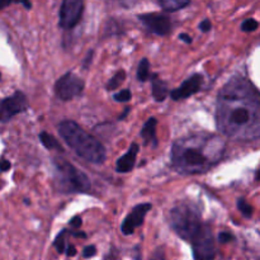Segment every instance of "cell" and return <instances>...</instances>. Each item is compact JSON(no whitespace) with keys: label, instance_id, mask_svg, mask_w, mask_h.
Masks as SVG:
<instances>
[{"label":"cell","instance_id":"cell-1","mask_svg":"<svg viewBox=\"0 0 260 260\" xmlns=\"http://www.w3.org/2000/svg\"><path fill=\"white\" fill-rule=\"evenodd\" d=\"M223 103L218 106V127L240 139L260 137V101L250 83L231 80L221 91Z\"/></svg>","mask_w":260,"mask_h":260},{"label":"cell","instance_id":"cell-2","mask_svg":"<svg viewBox=\"0 0 260 260\" xmlns=\"http://www.w3.org/2000/svg\"><path fill=\"white\" fill-rule=\"evenodd\" d=\"M58 134L70 149L86 161L102 164L106 160V149L101 141L80 128L75 122H61L58 124Z\"/></svg>","mask_w":260,"mask_h":260},{"label":"cell","instance_id":"cell-3","mask_svg":"<svg viewBox=\"0 0 260 260\" xmlns=\"http://www.w3.org/2000/svg\"><path fill=\"white\" fill-rule=\"evenodd\" d=\"M173 164L184 173H203L211 167L203 150L196 145L175 144L173 147Z\"/></svg>","mask_w":260,"mask_h":260},{"label":"cell","instance_id":"cell-4","mask_svg":"<svg viewBox=\"0 0 260 260\" xmlns=\"http://www.w3.org/2000/svg\"><path fill=\"white\" fill-rule=\"evenodd\" d=\"M170 220L175 233L185 240L194 238L196 234L202 228L198 211L193 206L178 205L170 211Z\"/></svg>","mask_w":260,"mask_h":260},{"label":"cell","instance_id":"cell-5","mask_svg":"<svg viewBox=\"0 0 260 260\" xmlns=\"http://www.w3.org/2000/svg\"><path fill=\"white\" fill-rule=\"evenodd\" d=\"M55 167L57 169V174L60 177V183L66 190L78 193H86L90 190V180L80 172L76 169L73 164L63 159H56Z\"/></svg>","mask_w":260,"mask_h":260},{"label":"cell","instance_id":"cell-6","mask_svg":"<svg viewBox=\"0 0 260 260\" xmlns=\"http://www.w3.org/2000/svg\"><path fill=\"white\" fill-rule=\"evenodd\" d=\"M192 246L194 260H215V244L210 226L202 225L192 239Z\"/></svg>","mask_w":260,"mask_h":260},{"label":"cell","instance_id":"cell-7","mask_svg":"<svg viewBox=\"0 0 260 260\" xmlns=\"http://www.w3.org/2000/svg\"><path fill=\"white\" fill-rule=\"evenodd\" d=\"M84 86L85 84L83 79L69 71L56 81L55 91L56 95L62 101H71L75 96L80 95L81 91L84 90Z\"/></svg>","mask_w":260,"mask_h":260},{"label":"cell","instance_id":"cell-8","mask_svg":"<svg viewBox=\"0 0 260 260\" xmlns=\"http://www.w3.org/2000/svg\"><path fill=\"white\" fill-rule=\"evenodd\" d=\"M27 107V96L22 91H15L13 95L8 96L0 102V122L7 123L14 116L24 112Z\"/></svg>","mask_w":260,"mask_h":260},{"label":"cell","instance_id":"cell-9","mask_svg":"<svg viewBox=\"0 0 260 260\" xmlns=\"http://www.w3.org/2000/svg\"><path fill=\"white\" fill-rule=\"evenodd\" d=\"M84 3L81 0H65L62 2L58 12V23L63 29H71L75 27L83 15Z\"/></svg>","mask_w":260,"mask_h":260},{"label":"cell","instance_id":"cell-10","mask_svg":"<svg viewBox=\"0 0 260 260\" xmlns=\"http://www.w3.org/2000/svg\"><path fill=\"white\" fill-rule=\"evenodd\" d=\"M139 19L142 24L151 33L157 36H167L172 29V23L168 17L157 13H147V14L139 15Z\"/></svg>","mask_w":260,"mask_h":260},{"label":"cell","instance_id":"cell-11","mask_svg":"<svg viewBox=\"0 0 260 260\" xmlns=\"http://www.w3.org/2000/svg\"><path fill=\"white\" fill-rule=\"evenodd\" d=\"M151 210L150 203H140L134 210L128 213L126 218L123 220L121 226V231L123 235H132L139 226L142 225L145 220V216L149 211Z\"/></svg>","mask_w":260,"mask_h":260},{"label":"cell","instance_id":"cell-12","mask_svg":"<svg viewBox=\"0 0 260 260\" xmlns=\"http://www.w3.org/2000/svg\"><path fill=\"white\" fill-rule=\"evenodd\" d=\"M202 75H201V74H194V75H192L190 78H188L179 88L172 90L170 96H172L174 101L188 98V96L193 95V94H196L200 90L201 85H202Z\"/></svg>","mask_w":260,"mask_h":260},{"label":"cell","instance_id":"cell-13","mask_svg":"<svg viewBox=\"0 0 260 260\" xmlns=\"http://www.w3.org/2000/svg\"><path fill=\"white\" fill-rule=\"evenodd\" d=\"M139 150L140 146L137 144H132L131 146H129L128 151H127L123 156H121L117 160V173H128L134 169L137 154H139Z\"/></svg>","mask_w":260,"mask_h":260},{"label":"cell","instance_id":"cell-14","mask_svg":"<svg viewBox=\"0 0 260 260\" xmlns=\"http://www.w3.org/2000/svg\"><path fill=\"white\" fill-rule=\"evenodd\" d=\"M156 118H149L141 129V137L144 139L145 144L156 142Z\"/></svg>","mask_w":260,"mask_h":260},{"label":"cell","instance_id":"cell-15","mask_svg":"<svg viewBox=\"0 0 260 260\" xmlns=\"http://www.w3.org/2000/svg\"><path fill=\"white\" fill-rule=\"evenodd\" d=\"M168 85L162 80L157 79L155 76L154 81H152V96L155 98L156 102H162L165 101L168 95Z\"/></svg>","mask_w":260,"mask_h":260},{"label":"cell","instance_id":"cell-16","mask_svg":"<svg viewBox=\"0 0 260 260\" xmlns=\"http://www.w3.org/2000/svg\"><path fill=\"white\" fill-rule=\"evenodd\" d=\"M188 5H189L188 0H161L160 2V7L169 13L178 12V10L183 9V8L188 7Z\"/></svg>","mask_w":260,"mask_h":260},{"label":"cell","instance_id":"cell-17","mask_svg":"<svg viewBox=\"0 0 260 260\" xmlns=\"http://www.w3.org/2000/svg\"><path fill=\"white\" fill-rule=\"evenodd\" d=\"M40 140L46 149L62 151V147H61V145L58 144V141L52 136V135H50V134H47V132L43 131L40 134Z\"/></svg>","mask_w":260,"mask_h":260},{"label":"cell","instance_id":"cell-18","mask_svg":"<svg viewBox=\"0 0 260 260\" xmlns=\"http://www.w3.org/2000/svg\"><path fill=\"white\" fill-rule=\"evenodd\" d=\"M150 76V62L147 58H142L139 63V68H137V79L141 83H145V81L149 79Z\"/></svg>","mask_w":260,"mask_h":260},{"label":"cell","instance_id":"cell-19","mask_svg":"<svg viewBox=\"0 0 260 260\" xmlns=\"http://www.w3.org/2000/svg\"><path fill=\"white\" fill-rule=\"evenodd\" d=\"M124 79H126V73H124L123 70H118L113 76H112L111 80L108 81L107 89H108V90H114V89H117L122 83H123Z\"/></svg>","mask_w":260,"mask_h":260},{"label":"cell","instance_id":"cell-20","mask_svg":"<svg viewBox=\"0 0 260 260\" xmlns=\"http://www.w3.org/2000/svg\"><path fill=\"white\" fill-rule=\"evenodd\" d=\"M238 208H239V211H240V213L244 216V217L250 218L251 216H253V207H251V206L249 205V203L246 202L244 198H240V200H238Z\"/></svg>","mask_w":260,"mask_h":260},{"label":"cell","instance_id":"cell-21","mask_svg":"<svg viewBox=\"0 0 260 260\" xmlns=\"http://www.w3.org/2000/svg\"><path fill=\"white\" fill-rule=\"evenodd\" d=\"M65 234L66 230H62L53 241V246H55L58 254H62L65 251Z\"/></svg>","mask_w":260,"mask_h":260},{"label":"cell","instance_id":"cell-22","mask_svg":"<svg viewBox=\"0 0 260 260\" xmlns=\"http://www.w3.org/2000/svg\"><path fill=\"white\" fill-rule=\"evenodd\" d=\"M114 101L121 102V103H124V102H128L131 99V90L128 89H124V90L118 91V93L114 94Z\"/></svg>","mask_w":260,"mask_h":260},{"label":"cell","instance_id":"cell-23","mask_svg":"<svg viewBox=\"0 0 260 260\" xmlns=\"http://www.w3.org/2000/svg\"><path fill=\"white\" fill-rule=\"evenodd\" d=\"M258 22H256L255 19H246L245 22L241 24V30H244V32H253V30H255L256 28H258Z\"/></svg>","mask_w":260,"mask_h":260},{"label":"cell","instance_id":"cell-24","mask_svg":"<svg viewBox=\"0 0 260 260\" xmlns=\"http://www.w3.org/2000/svg\"><path fill=\"white\" fill-rule=\"evenodd\" d=\"M95 254H96V248H95V246H93V245L86 246V248L83 250L84 258H91V256H94Z\"/></svg>","mask_w":260,"mask_h":260},{"label":"cell","instance_id":"cell-25","mask_svg":"<svg viewBox=\"0 0 260 260\" xmlns=\"http://www.w3.org/2000/svg\"><path fill=\"white\" fill-rule=\"evenodd\" d=\"M233 240H234V236L229 233H221L220 235H218V241H220V244H226L229 243V241H233Z\"/></svg>","mask_w":260,"mask_h":260},{"label":"cell","instance_id":"cell-26","mask_svg":"<svg viewBox=\"0 0 260 260\" xmlns=\"http://www.w3.org/2000/svg\"><path fill=\"white\" fill-rule=\"evenodd\" d=\"M81 222H83V220H81L80 216H74L70 220V226L74 229H79L81 226Z\"/></svg>","mask_w":260,"mask_h":260},{"label":"cell","instance_id":"cell-27","mask_svg":"<svg viewBox=\"0 0 260 260\" xmlns=\"http://www.w3.org/2000/svg\"><path fill=\"white\" fill-rule=\"evenodd\" d=\"M211 28H212V24H211V22L208 19L202 20V23L200 24V29L205 33L208 32V30H211Z\"/></svg>","mask_w":260,"mask_h":260},{"label":"cell","instance_id":"cell-28","mask_svg":"<svg viewBox=\"0 0 260 260\" xmlns=\"http://www.w3.org/2000/svg\"><path fill=\"white\" fill-rule=\"evenodd\" d=\"M10 167H12V165H10L9 160L0 159V172H8V170L10 169Z\"/></svg>","mask_w":260,"mask_h":260},{"label":"cell","instance_id":"cell-29","mask_svg":"<svg viewBox=\"0 0 260 260\" xmlns=\"http://www.w3.org/2000/svg\"><path fill=\"white\" fill-rule=\"evenodd\" d=\"M91 57H93V51H89L88 56H86V58H85V60H84V63H83V68L84 69H88L89 63L91 62Z\"/></svg>","mask_w":260,"mask_h":260},{"label":"cell","instance_id":"cell-30","mask_svg":"<svg viewBox=\"0 0 260 260\" xmlns=\"http://www.w3.org/2000/svg\"><path fill=\"white\" fill-rule=\"evenodd\" d=\"M179 38L182 41H184L185 43H188V45H189V43H192V37H190L189 35H187V33H182V35L179 36Z\"/></svg>","mask_w":260,"mask_h":260},{"label":"cell","instance_id":"cell-31","mask_svg":"<svg viewBox=\"0 0 260 260\" xmlns=\"http://www.w3.org/2000/svg\"><path fill=\"white\" fill-rule=\"evenodd\" d=\"M66 255L68 256H75L76 255V249L75 246L70 245L68 249H66Z\"/></svg>","mask_w":260,"mask_h":260},{"label":"cell","instance_id":"cell-32","mask_svg":"<svg viewBox=\"0 0 260 260\" xmlns=\"http://www.w3.org/2000/svg\"><path fill=\"white\" fill-rule=\"evenodd\" d=\"M14 2H12V0H0V9H4V8L9 7Z\"/></svg>","mask_w":260,"mask_h":260},{"label":"cell","instance_id":"cell-33","mask_svg":"<svg viewBox=\"0 0 260 260\" xmlns=\"http://www.w3.org/2000/svg\"><path fill=\"white\" fill-rule=\"evenodd\" d=\"M14 3H17V4H22L25 9H30V8H32V3L25 2V0H20V2H14Z\"/></svg>","mask_w":260,"mask_h":260},{"label":"cell","instance_id":"cell-34","mask_svg":"<svg viewBox=\"0 0 260 260\" xmlns=\"http://www.w3.org/2000/svg\"><path fill=\"white\" fill-rule=\"evenodd\" d=\"M151 260H164V255H162L161 251L159 250L154 254V256H152Z\"/></svg>","mask_w":260,"mask_h":260},{"label":"cell","instance_id":"cell-35","mask_svg":"<svg viewBox=\"0 0 260 260\" xmlns=\"http://www.w3.org/2000/svg\"><path fill=\"white\" fill-rule=\"evenodd\" d=\"M129 111H131V108H129V107H127V108H124L123 113H122V114H121V116H119V117H118V119H119V121H121V119H124V118H126V117H127V116H128Z\"/></svg>","mask_w":260,"mask_h":260},{"label":"cell","instance_id":"cell-36","mask_svg":"<svg viewBox=\"0 0 260 260\" xmlns=\"http://www.w3.org/2000/svg\"><path fill=\"white\" fill-rule=\"evenodd\" d=\"M73 235L75 238H81V239H86V234L83 233V231H76V233H73Z\"/></svg>","mask_w":260,"mask_h":260},{"label":"cell","instance_id":"cell-37","mask_svg":"<svg viewBox=\"0 0 260 260\" xmlns=\"http://www.w3.org/2000/svg\"><path fill=\"white\" fill-rule=\"evenodd\" d=\"M256 180H259L260 182V169L256 172Z\"/></svg>","mask_w":260,"mask_h":260},{"label":"cell","instance_id":"cell-38","mask_svg":"<svg viewBox=\"0 0 260 260\" xmlns=\"http://www.w3.org/2000/svg\"><path fill=\"white\" fill-rule=\"evenodd\" d=\"M0 79H2V74H0Z\"/></svg>","mask_w":260,"mask_h":260}]
</instances>
